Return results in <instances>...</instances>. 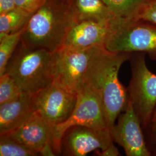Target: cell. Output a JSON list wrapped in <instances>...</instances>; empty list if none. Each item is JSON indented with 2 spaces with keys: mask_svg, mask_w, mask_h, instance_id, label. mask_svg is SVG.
I'll use <instances>...</instances> for the list:
<instances>
[{
  "mask_svg": "<svg viewBox=\"0 0 156 156\" xmlns=\"http://www.w3.org/2000/svg\"><path fill=\"white\" fill-rule=\"evenodd\" d=\"M131 54L113 52L105 46H98L84 75L83 82L100 98L110 129L128 105L127 90L120 82L119 73L123 63L129 60Z\"/></svg>",
  "mask_w": 156,
  "mask_h": 156,
  "instance_id": "cell-1",
  "label": "cell"
},
{
  "mask_svg": "<svg viewBox=\"0 0 156 156\" xmlns=\"http://www.w3.org/2000/svg\"><path fill=\"white\" fill-rule=\"evenodd\" d=\"M76 22L72 4L62 0H46L32 14L20 44L55 52Z\"/></svg>",
  "mask_w": 156,
  "mask_h": 156,
  "instance_id": "cell-2",
  "label": "cell"
},
{
  "mask_svg": "<svg viewBox=\"0 0 156 156\" xmlns=\"http://www.w3.org/2000/svg\"><path fill=\"white\" fill-rule=\"evenodd\" d=\"M54 56V52L20 44L5 73L13 79L22 92L35 94L53 81Z\"/></svg>",
  "mask_w": 156,
  "mask_h": 156,
  "instance_id": "cell-3",
  "label": "cell"
},
{
  "mask_svg": "<svg viewBox=\"0 0 156 156\" xmlns=\"http://www.w3.org/2000/svg\"><path fill=\"white\" fill-rule=\"evenodd\" d=\"M105 48L116 53H144L156 60V24L142 20L116 19Z\"/></svg>",
  "mask_w": 156,
  "mask_h": 156,
  "instance_id": "cell-4",
  "label": "cell"
},
{
  "mask_svg": "<svg viewBox=\"0 0 156 156\" xmlns=\"http://www.w3.org/2000/svg\"><path fill=\"white\" fill-rule=\"evenodd\" d=\"M145 55L144 53L131 54L128 60L131 78L127 89L129 100L140 119L144 131L156 106V74L148 68Z\"/></svg>",
  "mask_w": 156,
  "mask_h": 156,
  "instance_id": "cell-5",
  "label": "cell"
},
{
  "mask_svg": "<svg viewBox=\"0 0 156 156\" xmlns=\"http://www.w3.org/2000/svg\"><path fill=\"white\" fill-rule=\"evenodd\" d=\"M77 93L76 104L70 117L64 122L53 126V149L56 154L62 153V138L67 129L72 127L86 126L98 129L109 128L98 94L84 82Z\"/></svg>",
  "mask_w": 156,
  "mask_h": 156,
  "instance_id": "cell-6",
  "label": "cell"
},
{
  "mask_svg": "<svg viewBox=\"0 0 156 156\" xmlns=\"http://www.w3.org/2000/svg\"><path fill=\"white\" fill-rule=\"evenodd\" d=\"M97 47L84 49L60 48L54 52L53 82L78 93Z\"/></svg>",
  "mask_w": 156,
  "mask_h": 156,
  "instance_id": "cell-7",
  "label": "cell"
},
{
  "mask_svg": "<svg viewBox=\"0 0 156 156\" xmlns=\"http://www.w3.org/2000/svg\"><path fill=\"white\" fill-rule=\"evenodd\" d=\"M35 95L37 112L53 126L70 117L78 98L77 93L54 82Z\"/></svg>",
  "mask_w": 156,
  "mask_h": 156,
  "instance_id": "cell-8",
  "label": "cell"
},
{
  "mask_svg": "<svg viewBox=\"0 0 156 156\" xmlns=\"http://www.w3.org/2000/svg\"><path fill=\"white\" fill-rule=\"evenodd\" d=\"M111 129L113 142L123 147L126 156H151L140 119L130 101Z\"/></svg>",
  "mask_w": 156,
  "mask_h": 156,
  "instance_id": "cell-9",
  "label": "cell"
},
{
  "mask_svg": "<svg viewBox=\"0 0 156 156\" xmlns=\"http://www.w3.org/2000/svg\"><path fill=\"white\" fill-rule=\"evenodd\" d=\"M6 134L38 155L55 156L53 149V126L38 112L19 127Z\"/></svg>",
  "mask_w": 156,
  "mask_h": 156,
  "instance_id": "cell-10",
  "label": "cell"
},
{
  "mask_svg": "<svg viewBox=\"0 0 156 156\" xmlns=\"http://www.w3.org/2000/svg\"><path fill=\"white\" fill-rule=\"evenodd\" d=\"M111 129H98L86 126L68 129L62 140L64 156H85L93 151H103L113 142Z\"/></svg>",
  "mask_w": 156,
  "mask_h": 156,
  "instance_id": "cell-11",
  "label": "cell"
},
{
  "mask_svg": "<svg viewBox=\"0 0 156 156\" xmlns=\"http://www.w3.org/2000/svg\"><path fill=\"white\" fill-rule=\"evenodd\" d=\"M111 28L112 22L77 21L69 30L60 48L84 49L95 46H105Z\"/></svg>",
  "mask_w": 156,
  "mask_h": 156,
  "instance_id": "cell-12",
  "label": "cell"
},
{
  "mask_svg": "<svg viewBox=\"0 0 156 156\" xmlns=\"http://www.w3.org/2000/svg\"><path fill=\"white\" fill-rule=\"evenodd\" d=\"M37 111L35 94L22 93L13 100L0 105V133L19 127Z\"/></svg>",
  "mask_w": 156,
  "mask_h": 156,
  "instance_id": "cell-13",
  "label": "cell"
},
{
  "mask_svg": "<svg viewBox=\"0 0 156 156\" xmlns=\"http://www.w3.org/2000/svg\"><path fill=\"white\" fill-rule=\"evenodd\" d=\"M72 6L77 21L109 23L117 19L102 0H73Z\"/></svg>",
  "mask_w": 156,
  "mask_h": 156,
  "instance_id": "cell-14",
  "label": "cell"
},
{
  "mask_svg": "<svg viewBox=\"0 0 156 156\" xmlns=\"http://www.w3.org/2000/svg\"><path fill=\"white\" fill-rule=\"evenodd\" d=\"M33 13L16 7L0 14V35L15 33L24 28Z\"/></svg>",
  "mask_w": 156,
  "mask_h": 156,
  "instance_id": "cell-15",
  "label": "cell"
},
{
  "mask_svg": "<svg viewBox=\"0 0 156 156\" xmlns=\"http://www.w3.org/2000/svg\"><path fill=\"white\" fill-rule=\"evenodd\" d=\"M25 27L15 33L0 35V76L5 73L8 64L21 42Z\"/></svg>",
  "mask_w": 156,
  "mask_h": 156,
  "instance_id": "cell-16",
  "label": "cell"
},
{
  "mask_svg": "<svg viewBox=\"0 0 156 156\" xmlns=\"http://www.w3.org/2000/svg\"><path fill=\"white\" fill-rule=\"evenodd\" d=\"M38 154L6 134H1L0 156H34Z\"/></svg>",
  "mask_w": 156,
  "mask_h": 156,
  "instance_id": "cell-17",
  "label": "cell"
},
{
  "mask_svg": "<svg viewBox=\"0 0 156 156\" xmlns=\"http://www.w3.org/2000/svg\"><path fill=\"white\" fill-rule=\"evenodd\" d=\"M118 19H129L142 0H102Z\"/></svg>",
  "mask_w": 156,
  "mask_h": 156,
  "instance_id": "cell-18",
  "label": "cell"
},
{
  "mask_svg": "<svg viewBox=\"0 0 156 156\" xmlns=\"http://www.w3.org/2000/svg\"><path fill=\"white\" fill-rule=\"evenodd\" d=\"M22 93L15 81L8 73L0 76V105L15 99Z\"/></svg>",
  "mask_w": 156,
  "mask_h": 156,
  "instance_id": "cell-19",
  "label": "cell"
},
{
  "mask_svg": "<svg viewBox=\"0 0 156 156\" xmlns=\"http://www.w3.org/2000/svg\"><path fill=\"white\" fill-rule=\"evenodd\" d=\"M129 19L142 20L156 24V0H142Z\"/></svg>",
  "mask_w": 156,
  "mask_h": 156,
  "instance_id": "cell-20",
  "label": "cell"
},
{
  "mask_svg": "<svg viewBox=\"0 0 156 156\" xmlns=\"http://www.w3.org/2000/svg\"><path fill=\"white\" fill-rule=\"evenodd\" d=\"M145 139L151 156H156V106L149 123L144 129Z\"/></svg>",
  "mask_w": 156,
  "mask_h": 156,
  "instance_id": "cell-21",
  "label": "cell"
},
{
  "mask_svg": "<svg viewBox=\"0 0 156 156\" xmlns=\"http://www.w3.org/2000/svg\"><path fill=\"white\" fill-rule=\"evenodd\" d=\"M46 0H15L16 7L33 13L42 5Z\"/></svg>",
  "mask_w": 156,
  "mask_h": 156,
  "instance_id": "cell-22",
  "label": "cell"
},
{
  "mask_svg": "<svg viewBox=\"0 0 156 156\" xmlns=\"http://www.w3.org/2000/svg\"><path fill=\"white\" fill-rule=\"evenodd\" d=\"M16 7L15 0H0V14L12 11Z\"/></svg>",
  "mask_w": 156,
  "mask_h": 156,
  "instance_id": "cell-23",
  "label": "cell"
},
{
  "mask_svg": "<svg viewBox=\"0 0 156 156\" xmlns=\"http://www.w3.org/2000/svg\"><path fill=\"white\" fill-rule=\"evenodd\" d=\"M99 156H117L120 155V153L115 145L113 144V142H112L105 149L97 152Z\"/></svg>",
  "mask_w": 156,
  "mask_h": 156,
  "instance_id": "cell-24",
  "label": "cell"
},
{
  "mask_svg": "<svg viewBox=\"0 0 156 156\" xmlns=\"http://www.w3.org/2000/svg\"><path fill=\"white\" fill-rule=\"evenodd\" d=\"M62 1L66 2L68 3V4H73V0H62Z\"/></svg>",
  "mask_w": 156,
  "mask_h": 156,
  "instance_id": "cell-25",
  "label": "cell"
}]
</instances>
